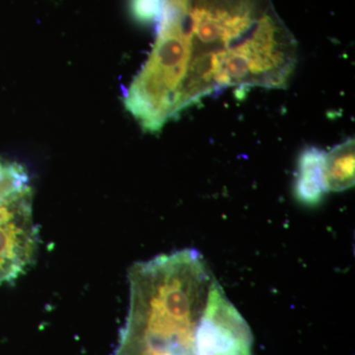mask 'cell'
<instances>
[{
    "mask_svg": "<svg viewBox=\"0 0 355 355\" xmlns=\"http://www.w3.org/2000/svg\"><path fill=\"white\" fill-rule=\"evenodd\" d=\"M355 144L349 139L324 155V182L327 191H343L354 186Z\"/></svg>",
    "mask_w": 355,
    "mask_h": 355,
    "instance_id": "6",
    "label": "cell"
},
{
    "mask_svg": "<svg viewBox=\"0 0 355 355\" xmlns=\"http://www.w3.org/2000/svg\"><path fill=\"white\" fill-rule=\"evenodd\" d=\"M297 43L272 0H165L157 36L123 96L147 132L231 87L286 88Z\"/></svg>",
    "mask_w": 355,
    "mask_h": 355,
    "instance_id": "1",
    "label": "cell"
},
{
    "mask_svg": "<svg viewBox=\"0 0 355 355\" xmlns=\"http://www.w3.org/2000/svg\"><path fill=\"white\" fill-rule=\"evenodd\" d=\"M214 279L193 249L132 266L127 321L113 355H197L196 331Z\"/></svg>",
    "mask_w": 355,
    "mask_h": 355,
    "instance_id": "2",
    "label": "cell"
},
{
    "mask_svg": "<svg viewBox=\"0 0 355 355\" xmlns=\"http://www.w3.org/2000/svg\"><path fill=\"white\" fill-rule=\"evenodd\" d=\"M326 153L317 147H308L298 159L295 197L303 205L315 207L327 193L324 182V162Z\"/></svg>",
    "mask_w": 355,
    "mask_h": 355,
    "instance_id": "5",
    "label": "cell"
},
{
    "mask_svg": "<svg viewBox=\"0 0 355 355\" xmlns=\"http://www.w3.org/2000/svg\"><path fill=\"white\" fill-rule=\"evenodd\" d=\"M165 0H132V12L142 23L158 22Z\"/></svg>",
    "mask_w": 355,
    "mask_h": 355,
    "instance_id": "7",
    "label": "cell"
},
{
    "mask_svg": "<svg viewBox=\"0 0 355 355\" xmlns=\"http://www.w3.org/2000/svg\"><path fill=\"white\" fill-rule=\"evenodd\" d=\"M253 334L216 279L196 331L197 355H253Z\"/></svg>",
    "mask_w": 355,
    "mask_h": 355,
    "instance_id": "4",
    "label": "cell"
},
{
    "mask_svg": "<svg viewBox=\"0 0 355 355\" xmlns=\"http://www.w3.org/2000/svg\"><path fill=\"white\" fill-rule=\"evenodd\" d=\"M37 248L29 176L23 166L0 157V286L25 272Z\"/></svg>",
    "mask_w": 355,
    "mask_h": 355,
    "instance_id": "3",
    "label": "cell"
}]
</instances>
